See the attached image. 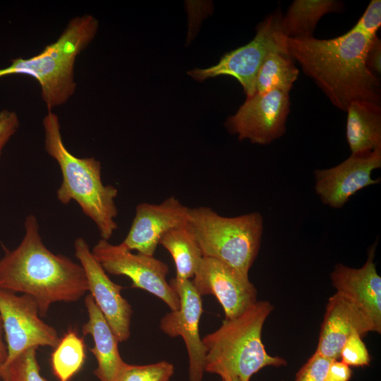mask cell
<instances>
[{
    "label": "cell",
    "instance_id": "e0dca14e",
    "mask_svg": "<svg viewBox=\"0 0 381 381\" xmlns=\"http://www.w3.org/2000/svg\"><path fill=\"white\" fill-rule=\"evenodd\" d=\"M370 332V325L358 309L335 293L326 305L315 353L332 360L339 359L343 346L353 334L363 337Z\"/></svg>",
    "mask_w": 381,
    "mask_h": 381
},
{
    "label": "cell",
    "instance_id": "83f0119b",
    "mask_svg": "<svg viewBox=\"0 0 381 381\" xmlns=\"http://www.w3.org/2000/svg\"><path fill=\"white\" fill-rule=\"evenodd\" d=\"M381 25V1L372 0L354 27L361 32L370 35H377Z\"/></svg>",
    "mask_w": 381,
    "mask_h": 381
},
{
    "label": "cell",
    "instance_id": "f1b7e54d",
    "mask_svg": "<svg viewBox=\"0 0 381 381\" xmlns=\"http://www.w3.org/2000/svg\"><path fill=\"white\" fill-rule=\"evenodd\" d=\"M20 126V121L16 111L3 109L0 111V157L2 151Z\"/></svg>",
    "mask_w": 381,
    "mask_h": 381
},
{
    "label": "cell",
    "instance_id": "44dd1931",
    "mask_svg": "<svg viewBox=\"0 0 381 381\" xmlns=\"http://www.w3.org/2000/svg\"><path fill=\"white\" fill-rule=\"evenodd\" d=\"M334 0H295L283 16L282 27L287 38L313 35L320 19L340 9Z\"/></svg>",
    "mask_w": 381,
    "mask_h": 381
},
{
    "label": "cell",
    "instance_id": "d4e9b609",
    "mask_svg": "<svg viewBox=\"0 0 381 381\" xmlns=\"http://www.w3.org/2000/svg\"><path fill=\"white\" fill-rule=\"evenodd\" d=\"M36 349L26 350L4 367L0 373V379L2 381H46L40 375Z\"/></svg>",
    "mask_w": 381,
    "mask_h": 381
},
{
    "label": "cell",
    "instance_id": "4fadbf2b",
    "mask_svg": "<svg viewBox=\"0 0 381 381\" xmlns=\"http://www.w3.org/2000/svg\"><path fill=\"white\" fill-rule=\"evenodd\" d=\"M191 282L201 296L212 295L217 299L225 319L239 316L258 301L249 277L214 258L203 257Z\"/></svg>",
    "mask_w": 381,
    "mask_h": 381
},
{
    "label": "cell",
    "instance_id": "2e32d148",
    "mask_svg": "<svg viewBox=\"0 0 381 381\" xmlns=\"http://www.w3.org/2000/svg\"><path fill=\"white\" fill-rule=\"evenodd\" d=\"M188 210L174 196L159 204H138L129 231L119 245L130 251L154 255L168 231L186 224Z\"/></svg>",
    "mask_w": 381,
    "mask_h": 381
},
{
    "label": "cell",
    "instance_id": "f546056e",
    "mask_svg": "<svg viewBox=\"0 0 381 381\" xmlns=\"http://www.w3.org/2000/svg\"><path fill=\"white\" fill-rule=\"evenodd\" d=\"M368 69L375 75L381 73V41L376 35L372 40L366 56Z\"/></svg>",
    "mask_w": 381,
    "mask_h": 381
},
{
    "label": "cell",
    "instance_id": "484cf974",
    "mask_svg": "<svg viewBox=\"0 0 381 381\" xmlns=\"http://www.w3.org/2000/svg\"><path fill=\"white\" fill-rule=\"evenodd\" d=\"M339 358L349 367H365L370 363L371 358L368 350L358 334H353L343 346Z\"/></svg>",
    "mask_w": 381,
    "mask_h": 381
},
{
    "label": "cell",
    "instance_id": "d6a6232c",
    "mask_svg": "<svg viewBox=\"0 0 381 381\" xmlns=\"http://www.w3.org/2000/svg\"><path fill=\"white\" fill-rule=\"evenodd\" d=\"M222 381H240L238 379H232L229 380H222Z\"/></svg>",
    "mask_w": 381,
    "mask_h": 381
},
{
    "label": "cell",
    "instance_id": "5b68a950",
    "mask_svg": "<svg viewBox=\"0 0 381 381\" xmlns=\"http://www.w3.org/2000/svg\"><path fill=\"white\" fill-rule=\"evenodd\" d=\"M98 28L99 22L92 15L73 18L55 42L31 57L12 59L10 65L0 68V78L11 75L33 78L40 85L48 111H52L74 94L76 58L93 40Z\"/></svg>",
    "mask_w": 381,
    "mask_h": 381
},
{
    "label": "cell",
    "instance_id": "5bb4252c",
    "mask_svg": "<svg viewBox=\"0 0 381 381\" xmlns=\"http://www.w3.org/2000/svg\"><path fill=\"white\" fill-rule=\"evenodd\" d=\"M75 256L84 270L88 291L119 342L131 335L133 309L121 294L123 286L112 282L83 238L74 242Z\"/></svg>",
    "mask_w": 381,
    "mask_h": 381
},
{
    "label": "cell",
    "instance_id": "cb8c5ba5",
    "mask_svg": "<svg viewBox=\"0 0 381 381\" xmlns=\"http://www.w3.org/2000/svg\"><path fill=\"white\" fill-rule=\"evenodd\" d=\"M174 373L173 364L165 361L147 365L125 362L114 381H169Z\"/></svg>",
    "mask_w": 381,
    "mask_h": 381
},
{
    "label": "cell",
    "instance_id": "4316f807",
    "mask_svg": "<svg viewBox=\"0 0 381 381\" xmlns=\"http://www.w3.org/2000/svg\"><path fill=\"white\" fill-rule=\"evenodd\" d=\"M332 361L315 352L298 371L295 381H325Z\"/></svg>",
    "mask_w": 381,
    "mask_h": 381
},
{
    "label": "cell",
    "instance_id": "7402d4cb",
    "mask_svg": "<svg viewBox=\"0 0 381 381\" xmlns=\"http://www.w3.org/2000/svg\"><path fill=\"white\" fill-rule=\"evenodd\" d=\"M298 75V69L287 50L270 52L258 71L255 80L256 93L273 90L290 91Z\"/></svg>",
    "mask_w": 381,
    "mask_h": 381
},
{
    "label": "cell",
    "instance_id": "1f68e13d",
    "mask_svg": "<svg viewBox=\"0 0 381 381\" xmlns=\"http://www.w3.org/2000/svg\"><path fill=\"white\" fill-rule=\"evenodd\" d=\"M4 329L2 320L0 317V372L2 370L8 356L6 344L3 340Z\"/></svg>",
    "mask_w": 381,
    "mask_h": 381
},
{
    "label": "cell",
    "instance_id": "6da1fadb",
    "mask_svg": "<svg viewBox=\"0 0 381 381\" xmlns=\"http://www.w3.org/2000/svg\"><path fill=\"white\" fill-rule=\"evenodd\" d=\"M375 36L353 26L332 39L320 40L313 35L287 38L286 47L333 105L346 111L357 100L380 104V79L366 64L367 53Z\"/></svg>",
    "mask_w": 381,
    "mask_h": 381
},
{
    "label": "cell",
    "instance_id": "4dcf8cb0",
    "mask_svg": "<svg viewBox=\"0 0 381 381\" xmlns=\"http://www.w3.org/2000/svg\"><path fill=\"white\" fill-rule=\"evenodd\" d=\"M352 376V370L349 366L338 359L332 360L325 381H349Z\"/></svg>",
    "mask_w": 381,
    "mask_h": 381
},
{
    "label": "cell",
    "instance_id": "9a60e30c",
    "mask_svg": "<svg viewBox=\"0 0 381 381\" xmlns=\"http://www.w3.org/2000/svg\"><path fill=\"white\" fill-rule=\"evenodd\" d=\"M376 244L373 245L364 265L353 268L337 263L330 273L336 293L363 315L372 332H381V277L374 262Z\"/></svg>",
    "mask_w": 381,
    "mask_h": 381
},
{
    "label": "cell",
    "instance_id": "52a82bcc",
    "mask_svg": "<svg viewBox=\"0 0 381 381\" xmlns=\"http://www.w3.org/2000/svg\"><path fill=\"white\" fill-rule=\"evenodd\" d=\"M282 18L283 15L276 11L258 25L256 35L250 42L225 54L216 65L196 68L188 74L198 81L229 75L240 83L247 97L254 95L256 77L267 56L272 52L287 50Z\"/></svg>",
    "mask_w": 381,
    "mask_h": 381
},
{
    "label": "cell",
    "instance_id": "603a6c76",
    "mask_svg": "<svg viewBox=\"0 0 381 381\" xmlns=\"http://www.w3.org/2000/svg\"><path fill=\"white\" fill-rule=\"evenodd\" d=\"M54 349L51 356L53 373L59 381H69L84 364L85 350L83 339L77 332L70 329Z\"/></svg>",
    "mask_w": 381,
    "mask_h": 381
},
{
    "label": "cell",
    "instance_id": "7a4b0ae2",
    "mask_svg": "<svg viewBox=\"0 0 381 381\" xmlns=\"http://www.w3.org/2000/svg\"><path fill=\"white\" fill-rule=\"evenodd\" d=\"M24 229L20 243L0 260V289L30 296L45 317L54 303L78 301L88 291L87 281L80 264L45 246L33 214L25 217Z\"/></svg>",
    "mask_w": 381,
    "mask_h": 381
},
{
    "label": "cell",
    "instance_id": "e575fe53",
    "mask_svg": "<svg viewBox=\"0 0 381 381\" xmlns=\"http://www.w3.org/2000/svg\"><path fill=\"white\" fill-rule=\"evenodd\" d=\"M2 381V380H1Z\"/></svg>",
    "mask_w": 381,
    "mask_h": 381
},
{
    "label": "cell",
    "instance_id": "836d02e7",
    "mask_svg": "<svg viewBox=\"0 0 381 381\" xmlns=\"http://www.w3.org/2000/svg\"><path fill=\"white\" fill-rule=\"evenodd\" d=\"M0 381H1V380L0 379Z\"/></svg>",
    "mask_w": 381,
    "mask_h": 381
},
{
    "label": "cell",
    "instance_id": "ffe728a7",
    "mask_svg": "<svg viewBox=\"0 0 381 381\" xmlns=\"http://www.w3.org/2000/svg\"><path fill=\"white\" fill-rule=\"evenodd\" d=\"M159 244L171 255L178 279H192L203 258L201 250L189 230L187 222L168 231Z\"/></svg>",
    "mask_w": 381,
    "mask_h": 381
},
{
    "label": "cell",
    "instance_id": "3957f363",
    "mask_svg": "<svg viewBox=\"0 0 381 381\" xmlns=\"http://www.w3.org/2000/svg\"><path fill=\"white\" fill-rule=\"evenodd\" d=\"M42 125L45 151L56 161L61 171L57 199L64 205L75 201L96 224L102 239L109 241L118 229L115 221L118 214L115 204L117 188L102 183L99 160L78 157L69 152L64 143L59 119L55 113L48 111Z\"/></svg>",
    "mask_w": 381,
    "mask_h": 381
},
{
    "label": "cell",
    "instance_id": "ac0fdd59",
    "mask_svg": "<svg viewBox=\"0 0 381 381\" xmlns=\"http://www.w3.org/2000/svg\"><path fill=\"white\" fill-rule=\"evenodd\" d=\"M85 305L88 320L82 331L93 339L94 346L90 351L97 363L94 375L99 381H114L125 363L119 353V341L90 294L85 298Z\"/></svg>",
    "mask_w": 381,
    "mask_h": 381
},
{
    "label": "cell",
    "instance_id": "d6986e66",
    "mask_svg": "<svg viewBox=\"0 0 381 381\" xmlns=\"http://www.w3.org/2000/svg\"><path fill=\"white\" fill-rule=\"evenodd\" d=\"M346 112V135L351 153L381 149L380 104L357 100Z\"/></svg>",
    "mask_w": 381,
    "mask_h": 381
},
{
    "label": "cell",
    "instance_id": "8fae6325",
    "mask_svg": "<svg viewBox=\"0 0 381 381\" xmlns=\"http://www.w3.org/2000/svg\"><path fill=\"white\" fill-rule=\"evenodd\" d=\"M169 283L176 292L180 306L162 318L159 328L170 337H182L188 354L189 381H202L206 351L199 333V322L203 311L201 296L191 279L174 277Z\"/></svg>",
    "mask_w": 381,
    "mask_h": 381
},
{
    "label": "cell",
    "instance_id": "277c9868",
    "mask_svg": "<svg viewBox=\"0 0 381 381\" xmlns=\"http://www.w3.org/2000/svg\"><path fill=\"white\" fill-rule=\"evenodd\" d=\"M273 310L267 301H257L239 316L224 319L215 331L205 335V372L222 380L250 381L261 369L286 365L285 359L269 354L262 341L263 325Z\"/></svg>",
    "mask_w": 381,
    "mask_h": 381
},
{
    "label": "cell",
    "instance_id": "30bf717a",
    "mask_svg": "<svg viewBox=\"0 0 381 381\" xmlns=\"http://www.w3.org/2000/svg\"><path fill=\"white\" fill-rule=\"evenodd\" d=\"M290 109L289 91L273 90L247 97L225 127L240 140L265 145L282 137Z\"/></svg>",
    "mask_w": 381,
    "mask_h": 381
},
{
    "label": "cell",
    "instance_id": "8992f818",
    "mask_svg": "<svg viewBox=\"0 0 381 381\" xmlns=\"http://www.w3.org/2000/svg\"><path fill=\"white\" fill-rule=\"evenodd\" d=\"M187 226L203 257L219 260L248 276L264 230L260 212L229 217L210 207H189Z\"/></svg>",
    "mask_w": 381,
    "mask_h": 381
},
{
    "label": "cell",
    "instance_id": "9c48e42d",
    "mask_svg": "<svg viewBox=\"0 0 381 381\" xmlns=\"http://www.w3.org/2000/svg\"><path fill=\"white\" fill-rule=\"evenodd\" d=\"M0 317L8 350L3 368L29 349L55 348L59 341L56 329L41 319L37 302L28 294L0 289Z\"/></svg>",
    "mask_w": 381,
    "mask_h": 381
},
{
    "label": "cell",
    "instance_id": "ba28073f",
    "mask_svg": "<svg viewBox=\"0 0 381 381\" xmlns=\"http://www.w3.org/2000/svg\"><path fill=\"white\" fill-rule=\"evenodd\" d=\"M92 253L106 272L128 277L131 287L145 290L162 301L171 310L180 306L176 292L167 280L169 266L154 255L132 253L119 245L101 239L93 247Z\"/></svg>",
    "mask_w": 381,
    "mask_h": 381
},
{
    "label": "cell",
    "instance_id": "7c38bea8",
    "mask_svg": "<svg viewBox=\"0 0 381 381\" xmlns=\"http://www.w3.org/2000/svg\"><path fill=\"white\" fill-rule=\"evenodd\" d=\"M381 167V149L351 153L337 166L314 171L315 191L320 201L339 209L359 190L380 182L373 172Z\"/></svg>",
    "mask_w": 381,
    "mask_h": 381
}]
</instances>
